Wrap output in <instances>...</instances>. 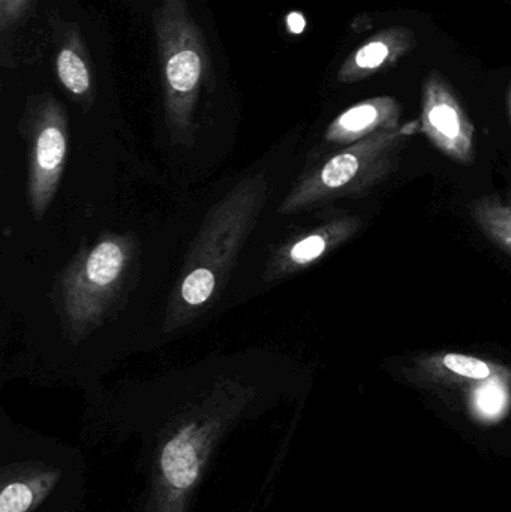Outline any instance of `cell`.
I'll use <instances>...</instances> for the list:
<instances>
[{
  "label": "cell",
  "mask_w": 511,
  "mask_h": 512,
  "mask_svg": "<svg viewBox=\"0 0 511 512\" xmlns=\"http://www.w3.org/2000/svg\"><path fill=\"white\" fill-rule=\"evenodd\" d=\"M269 197L266 174L248 176L210 209L168 301L165 331L186 327L218 300Z\"/></svg>",
  "instance_id": "obj_1"
},
{
  "label": "cell",
  "mask_w": 511,
  "mask_h": 512,
  "mask_svg": "<svg viewBox=\"0 0 511 512\" xmlns=\"http://www.w3.org/2000/svg\"><path fill=\"white\" fill-rule=\"evenodd\" d=\"M86 457L3 420L0 429V512H56L86 495Z\"/></svg>",
  "instance_id": "obj_2"
},
{
  "label": "cell",
  "mask_w": 511,
  "mask_h": 512,
  "mask_svg": "<svg viewBox=\"0 0 511 512\" xmlns=\"http://www.w3.org/2000/svg\"><path fill=\"white\" fill-rule=\"evenodd\" d=\"M132 234L105 233L83 245L54 288L57 313L69 340L77 345L101 327L128 288L137 264Z\"/></svg>",
  "instance_id": "obj_3"
},
{
  "label": "cell",
  "mask_w": 511,
  "mask_h": 512,
  "mask_svg": "<svg viewBox=\"0 0 511 512\" xmlns=\"http://www.w3.org/2000/svg\"><path fill=\"white\" fill-rule=\"evenodd\" d=\"M153 20L164 77L165 120L173 140L186 143L194 135L195 107L206 77V44L186 0H161Z\"/></svg>",
  "instance_id": "obj_4"
},
{
  "label": "cell",
  "mask_w": 511,
  "mask_h": 512,
  "mask_svg": "<svg viewBox=\"0 0 511 512\" xmlns=\"http://www.w3.org/2000/svg\"><path fill=\"white\" fill-rule=\"evenodd\" d=\"M29 141V180L27 197L33 218L41 221L50 209L62 182L68 155V119L53 98L36 105L27 120Z\"/></svg>",
  "instance_id": "obj_5"
},
{
  "label": "cell",
  "mask_w": 511,
  "mask_h": 512,
  "mask_svg": "<svg viewBox=\"0 0 511 512\" xmlns=\"http://www.w3.org/2000/svg\"><path fill=\"white\" fill-rule=\"evenodd\" d=\"M425 128L434 143L453 158L464 159L470 152L471 126L455 99L441 86L429 87Z\"/></svg>",
  "instance_id": "obj_6"
},
{
  "label": "cell",
  "mask_w": 511,
  "mask_h": 512,
  "mask_svg": "<svg viewBox=\"0 0 511 512\" xmlns=\"http://www.w3.org/2000/svg\"><path fill=\"white\" fill-rule=\"evenodd\" d=\"M345 231V225L336 222L279 246L267 262L264 280L276 282L305 270L338 243Z\"/></svg>",
  "instance_id": "obj_7"
},
{
  "label": "cell",
  "mask_w": 511,
  "mask_h": 512,
  "mask_svg": "<svg viewBox=\"0 0 511 512\" xmlns=\"http://www.w3.org/2000/svg\"><path fill=\"white\" fill-rule=\"evenodd\" d=\"M389 111V101H369L354 105L330 125L326 138L332 143H350L365 137L389 117Z\"/></svg>",
  "instance_id": "obj_8"
},
{
  "label": "cell",
  "mask_w": 511,
  "mask_h": 512,
  "mask_svg": "<svg viewBox=\"0 0 511 512\" xmlns=\"http://www.w3.org/2000/svg\"><path fill=\"white\" fill-rule=\"evenodd\" d=\"M474 213L486 234L511 254V200L503 203L488 198L477 203Z\"/></svg>",
  "instance_id": "obj_9"
},
{
  "label": "cell",
  "mask_w": 511,
  "mask_h": 512,
  "mask_svg": "<svg viewBox=\"0 0 511 512\" xmlns=\"http://www.w3.org/2000/svg\"><path fill=\"white\" fill-rule=\"evenodd\" d=\"M57 75L60 83L65 86L71 95L84 98L90 92V74L83 57L77 53V50L71 47H65L56 60Z\"/></svg>",
  "instance_id": "obj_10"
},
{
  "label": "cell",
  "mask_w": 511,
  "mask_h": 512,
  "mask_svg": "<svg viewBox=\"0 0 511 512\" xmlns=\"http://www.w3.org/2000/svg\"><path fill=\"white\" fill-rule=\"evenodd\" d=\"M392 54V44L387 39H374L363 45L353 59L342 68L341 77L350 80L357 72H369L380 68Z\"/></svg>",
  "instance_id": "obj_11"
},
{
  "label": "cell",
  "mask_w": 511,
  "mask_h": 512,
  "mask_svg": "<svg viewBox=\"0 0 511 512\" xmlns=\"http://www.w3.org/2000/svg\"><path fill=\"white\" fill-rule=\"evenodd\" d=\"M446 369L456 375L468 379H488L491 376V367L479 358L468 357L462 354H447L443 360Z\"/></svg>",
  "instance_id": "obj_12"
},
{
  "label": "cell",
  "mask_w": 511,
  "mask_h": 512,
  "mask_svg": "<svg viewBox=\"0 0 511 512\" xmlns=\"http://www.w3.org/2000/svg\"><path fill=\"white\" fill-rule=\"evenodd\" d=\"M27 0H0V27L8 29L23 12Z\"/></svg>",
  "instance_id": "obj_13"
},
{
  "label": "cell",
  "mask_w": 511,
  "mask_h": 512,
  "mask_svg": "<svg viewBox=\"0 0 511 512\" xmlns=\"http://www.w3.org/2000/svg\"><path fill=\"white\" fill-rule=\"evenodd\" d=\"M287 27L293 35H300L306 27L305 17L300 12H290L287 17Z\"/></svg>",
  "instance_id": "obj_14"
},
{
  "label": "cell",
  "mask_w": 511,
  "mask_h": 512,
  "mask_svg": "<svg viewBox=\"0 0 511 512\" xmlns=\"http://www.w3.org/2000/svg\"><path fill=\"white\" fill-rule=\"evenodd\" d=\"M56 512H86V495L71 499Z\"/></svg>",
  "instance_id": "obj_15"
}]
</instances>
